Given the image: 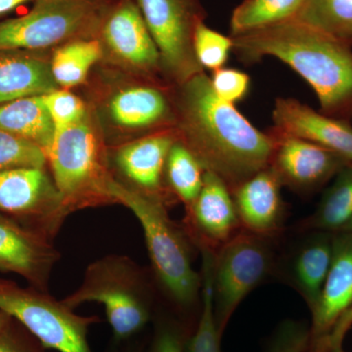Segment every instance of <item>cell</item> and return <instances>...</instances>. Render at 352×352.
Listing matches in <instances>:
<instances>
[{"mask_svg": "<svg viewBox=\"0 0 352 352\" xmlns=\"http://www.w3.org/2000/svg\"><path fill=\"white\" fill-rule=\"evenodd\" d=\"M276 147L270 166L282 185L298 192L321 186L347 166L335 153L303 139L273 131Z\"/></svg>", "mask_w": 352, "mask_h": 352, "instance_id": "cell-13", "label": "cell"}, {"mask_svg": "<svg viewBox=\"0 0 352 352\" xmlns=\"http://www.w3.org/2000/svg\"><path fill=\"white\" fill-rule=\"evenodd\" d=\"M0 352H46V349L14 318L0 333Z\"/></svg>", "mask_w": 352, "mask_h": 352, "instance_id": "cell-34", "label": "cell"}, {"mask_svg": "<svg viewBox=\"0 0 352 352\" xmlns=\"http://www.w3.org/2000/svg\"><path fill=\"white\" fill-rule=\"evenodd\" d=\"M101 54L100 41L95 38L76 39L60 46L50 62L58 85L69 88L85 82Z\"/></svg>", "mask_w": 352, "mask_h": 352, "instance_id": "cell-24", "label": "cell"}, {"mask_svg": "<svg viewBox=\"0 0 352 352\" xmlns=\"http://www.w3.org/2000/svg\"><path fill=\"white\" fill-rule=\"evenodd\" d=\"M282 183L271 166L259 171L232 191L241 226L261 237H273L284 220Z\"/></svg>", "mask_w": 352, "mask_h": 352, "instance_id": "cell-17", "label": "cell"}, {"mask_svg": "<svg viewBox=\"0 0 352 352\" xmlns=\"http://www.w3.org/2000/svg\"><path fill=\"white\" fill-rule=\"evenodd\" d=\"M309 342L310 326L307 322L286 319L266 340L263 352H307Z\"/></svg>", "mask_w": 352, "mask_h": 352, "instance_id": "cell-31", "label": "cell"}, {"mask_svg": "<svg viewBox=\"0 0 352 352\" xmlns=\"http://www.w3.org/2000/svg\"><path fill=\"white\" fill-rule=\"evenodd\" d=\"M56 186L68 212L111 201L108 184L112 179L104 170L96 138L87 117L76 124L55 129L45 153Z\"/></svg>", "mask_w": 352, "mask_h": 352, "instance_id": "cell-6", "label": "cell"}, {"mask_svg": "<svg viewBox=\"0 0 352 352\" xmlns=\"http://www.w3.org/2000/svg\"><path fill=\"white\" fill-rule=\"evenodd\" d=\"M232 192L219 175L206 170L203 187L187 210L188 237L198 248L217 252L241 230Z\"/></svg>", "mask_w": 352, "mask_h": 352, "instance_id": "cell-12", "label": "cell"}, {"mask_svg": "<svg viewBox=\"0 0 352 352\" xmlns=\"http://www.w3.org/2000/svg\"><path fill=\"white\" fill-rule=\"evenodd\" d=\"M175 141L168 133L148 136L120 148L116 162L122 173L141 189L156 193L161 189L166 159Z\"/></svg>", "mask_w": 352, "mask_h": 352, "instance_id": "cell-20", "label": "cell"}, {"mask_svg": "<svg viewBox=\"0 0 352 352\" xmlns=\"http://www.w3.org/2000/svg\"><path fill=\"white\" fill-rule=\"evenodd\" d=\"M333 233L314 231L291 254L285 280L295 289L314 311L320 298L322 289L333 259Z\"/></svg>", "mask_w": 352, "mask_h": 352, "instance_id": "cell-18", "label": "cell"}, {"mask_svg": "<svg viewBox=\"0 0 352 352\" xmlns=\"http://www.w3.org/2000/svg\"><path fill=\"white\" fill-rule=\"evenodd\" d=\"M59 259L47 234L0 212V271L16 273L32 288L47 292Z\"/></svg>", "mask_w": 352, "mask_h": 352, "instance_id": "cell-11", "label": "cell"}, {"mask_svg": "<svg viewBox=\"0 0 352 352\" xmlns=\"http://www.w3.org/2000/svg\"><path fill=\"white\" fill-rule=\"evenodd\" d=\"M185 144L205 170L219 175L231 192L268 168L276 138L258 131L235 107L219 99L204 72L182 83Z\"/></svg>", "mask_w": 352, "mask_h": 352, "instance_id": "cell-1", "label": "cell"}, {"mask_svg": "<svg viewBox=\"0 0 352 352\" xmlns=\"http://www.w3.org/2000/svg\"><path fill=\"white\" fill-rule=\"evenodd\" d=\"M29 0H0V15L12 10Z\"/></svg>", "mask_w": 352, "mask_h": 352, "instance_id": "cell-37", "label": "cell"}, {"mask_svg": "<svg viewBox=\"0 0 352 352\" xmlns=\"http://www.w3.org/2000/svg\"><path fill=\"white\" fill-rule=\"evenodd\" d=\"M170 109L161 90L133 87L120 90L110 102V113L118 126L142 129L166 122Z\"/></svg>", "mask_w": 352, "mask_h": 352, "instance_id": "cell-21", "label": "cell"}, {"mask_svg": "<svg viewBox=\"0 0 352 352\" xmlns=\"http://www.w3.org/2000/svg\"><path fill=\"white\" fill-rule=\"evenodd\" d=\"M144 18L161 62L180 85L201 73L194 52V34L204 22L198 0H135Z\"/></svg>", "mask_w": 352, "mask_h": 352, "instance_id": "cell-9", "label": "cell"}, {"mask_svg": "<svg viewBox=\"0 0 352 352\" xmlns=\"http://www.w3.org/2000/svg\"><path fill=\"white\" fill-rule=\"evenodd\" d=\"M0 212L52 237L69 214L54 182L44 168H20L0 173Z\"/></svg>", "mask_w": 352, "mask_h": 352, "instance_id": "cell-10", "label": "cell"}, {"mask_svg": "<svg viewBox=\"0 0 352 352\" xmlns=\"http://www.w3.org/2000/svg\"><path fill=\"white\" fill-rule=\"evenodd\" d=\"M352 307V233H333V259L320 298L311 312V352L332 332L337 322Z\"/></svg>", "mask_w": 352, "mask_h": 352, "instance_id": "cell-15", "label": "cell"}, {"mask_svg": "<svg viewBox=\"0 0 352 352\" xmlns=\"http://www.w3.org/2000/svg\"><path fill=\"white\" fill-rule=\"evenodd\" d=\"M274 131L309 141L335 153L352 166V127L316 112L293 98H278L273 109Z\"/></svg>", "mask_w": 352, "mask_h": 352, "instance_id": "cell-14", "label": "cell"}, {"mask_svg": "<svg viewBox=\"0 0 352 352\" xmlns=\"http://www.w3.org/2000/svg\"><path fill=\"white\" fill-rule=\"evenodd\" d=\"M231 38L248 61L271 56L291 67L314 90L324 115L352 113V50L346 41L295 18Z\"/></svg>", "mask_w": 352, "mask_h": 352, "instance_id": "cell-2", "label": "cell"}, {"mask_svg": "<svg viewBox=\"0 0 352 352\" xmlns=\"http://www.w3.org/2000/svg\"><path fill=\"white\" fill-rule=\"evenodd\" d=\"M305 0H245L233 11L231 36L293 19Z\"/></svg>", "mask_w": 352, "mask_h": 352, "instance_id": "cell-25", "label": "cell"}, {"mask_svg": "<svg viewBox=\"0 0 352 352\" xmlns=\"http://www.w3.org/2000/svg\"><path fill=\"white\" fill-rule=\"evenodd\" d=\"M171 189L188 210L203 187L205 168L182 141L171 146L166 163Z\"/></svg>", "mask_w": 352, "mask_h": 352, "instance_id": "cell-27", "label": "cell"}, {"mask_svg": "<svg viewBox=\"0 0 352 352\" xmlns=\"http://www.w3.org/2000/svg\"><path fill=\"white\" fill-rule=\"evenodd\" d=\"M214 94L221 100L235 104L245 98L250 89L251 78L239 69L220 68L210 78Z\"/></svg>", "mask_w": 352, "mask_h": 352, "instance_id": "cell-33", "label": "cell"}, {"mask_svg": "<svg viewBox=\"0 0 352 352\" xmlns=\"http://www.w3.org/2000/svg\"><path fill=\"white\" fill-rule=\"evenodd\" d=\"M329 352H346L342 349V346L335 347V349H331Z\"/></svg>", "mask_w": 352, "mask_h": 352, "instance_id": "cell-40", "label": "cell"}, {"mask_svg": "<svg viewBox=\"0 0 352 352\" xmlns=\"http://www.w3.org/2000/svg\"><path fill=\"white\" fill-rule=\"evenodd\" d=\"M108 195L138 219L153 270L171 300L183 310L191 309L200 296L201 277L193 268L187 234L170 219L156 197L129 188L113 178L108 184Z\"/></svg>", "mask_w": 352, "mask_h": 352, "instance_id": "cell-3", "label": "cell"}, {"mask_svg": "<svg viewBox=\"0 0 352 352\" xmlns=\"http://www.w3.org/2000/svg\"><path fill=\"white\" fill-rule=\"evenodd\" d=\"M189 336L177 322L161 319L157 322L149 352H185Z\"/></svg>", "mask_w": 352, "mask_h": 352, "instance_id": "cell-35", "label": "cell"}, {"mask_svg": "<svg viewBox=\"0 0 352 352\" xmlns=\"http://www.w3.org/2000/svg\"><path fill=\"white\" fill-rule=\"evenodd\" d=\"M342 231H346V232L352 233V219L349 220V223H347L346 226H344V228L342 229Z\"/></svg>", "mask_w": 352, "mask_h": 352, "instance_id": "cell-39", "label": "cell"}, {"mask_svg": "<svg viewBox=\"0 0 352 352\" xmlns=\"http://www.w3.org/2000/svg\"><path fill=\"white\" fill-rule=\"evenodd\" d=\"M62 302L72 308L98 302L116 340L129 339L151 319V296L138 264L124 256H104L87 266L82 283Z\"/></svg>", "mask_w": 352, "mask_h": 352, "instance_id": "cell-4", "label": "cell"}, {"mask_svg": "<svg viewBox=\"0 0 352 352\" xmlns=\"http://www.w3.org/2000/svg\"><path fill=\"white\" fill-rule=\"evenodd\" d=\"M12 317L10 315L6 314V312L0 310V333H2V331L4 330V328L6 327L7 324L9 323V321L11 320Z\"/></svg>", "mask_w": 352, "mask_h": 352, "instance_id": "cell-38", "label": "cell"}, {"mask_svg": "<svg viewBox=\"0 0 352 352\" xmlns=\"http://www.w3.org/2000/svg\"><path fill=\"white\" fill-rule=\"evenodd\" d=\"M0 129L38 145L46 153L55 126L43 96L25 97L0 106Z\"/></svg>", "mask_w": 352, "mask_h": 352, "instance_id": "cell-22", "label": "cell"}, {"mask_svg": "<svg viewBox=\"0 0 352 352\" xmlns=\"http://www.w3.org/2000/svg\"><path fill=\"white\" fill-rule=\"evenodd\" d=\"M352 326V307L342 315L333 328L332 332L311 352H329L335 347L342 346L344 337Z\"/></svg>", "mask_w": 352, "mask_h": 352, "instance_id": "cell-36", "label": "cell"}, {"mask_svg": "<svg viewBox=\"0 0 352 352\" xmlns=\"http://www.w3.org/2000/svg\"><path fill=\"white\" fill-rule=\"evenodd\" d=\"M58 89L50 62L34 50H0V104Z\"/></svg>", "mask_w": 352, "mask_h": 352, "instance_id": "cell-19", "label": "cell"}, {"mask_svg": "<svg viewBox=\"0 0 352 352\" xmlns=\"http://www.w3.org/2000/svg\"><path fill=\"white\" fill-rule=\"evenodd\" d=\"M352 219V166L340 171L337 179L324 194L314 214L300 222L302 230L340 232Z\"/></svg>", "mask_w": 352, "mask_h": 352, "instance_id": "cell-23", "label": "cell"}, {"mask_svg": "<svg viewBox=\"0 0 352 352\" xmlns=\"http://www.w3.org/2000/svg\"><path fill=\"white\" fill-rule=\"evenodd\" d=\"M201 310L195 331L187 339L185 352H222V336L219 332L214 319V288H212V266L214 254L201 252Z\"/></svg>", "mask_w": 352, "mask_h": 352, "instance_id": "cell-26", "label": "cell"}, {"mask_svg": "<svg viewBox=\"0 0 352 352\" xmlns=\"http://www.w3.org/2000/svg\"><path fill=\"white\" fill-rule=\"evenodd\" d=\"M113 4L111 0H36L29 13L0 23V50H38L94 38Z\"/></svg>", "mask_w": 352, "mask_h": 352, "instance_id": "cell-5", "label": "cell"}, {"mask_svg": "<svg viewBox=\"0 0 352 352\" xmlns=\"http://www.w3.org/2000/svg\"><path fill=\"white\" fill-rule=\"evenodd\" d=\"M295 19L335 38H352V0H305Z\"/></svg>", "mask_w": 352, "mask_h": 352, "instance_id": "cell-28", "label": "cell"}, {"mask_svg": "<svg viewBox=\"0 0 352 352\" xmlns=\"http://www.w3.org/2000/svg\"><path fill=\"white\" fill-rule=\"evenodd\" d=\"M100 34L113 52L134 67L153 69L161 63L159 50L135 0L113 3Z\"/></svg>", "mask_w": 352, "mask_h": 352, "instance_id": "cell-16", "label": "cell"}, {"mask_svg": "<svg viewBox=\"0 0 352 352\" xmlns=\"http://www.w3.org/2000/svg\"><path fill=\"white\" fill-rule=\"evenodd\" d=\"M47 163L43 148L0 129V173L13 168H44Z\"/></svg>", "mask_w": 352, "mask_h": 352, "instance_id": "cell-29", "label": "cell"}, {"mask_svg": "<svg viewBox=\"0 0 352 352\" xmlns=\"http://www.w3.org/2000/svg\"><path fill=\"white\" fill-rule=\"evenodd\" d=\"M0 310L22 324L45 349L59 352H92L88 330L100 322L97 316H82L48 292L22 288L0 278Z\"/></svg>", "mask_w": 352, "mask_h": 352, "instance_id": "cell-7", "label": "cell"}, {"mask_svg": "<svg viewBox=\"0 0 352 352\" xmlns=\"http://www.w3.org/2000/svg\"><path fill=\"white\" fill-rule=\"evenodd\" d=\"M274 268V252L268 238L245 229H241L214 252V319L222 337L240 303L270 276Z\"/></svg>", "mask_w": 352, "mask_h": 352, "instance_id": "cell-8", "label": "cell"}, {"mask_svg": "<svg viewBox=\"0 0 352 352\" xmlns=\"http://www.w3.org/2000/svg\"><path fill=\"white\" fill-rule=\"evenodd\" d=\"M194 52L201 68H223L233 48V39L210 29L201 22L194 34Z\"/></svg>", "mask_w": 352, "mask_h": 352, "instance_id": "cell-30", "label": "cell"}, {"mask_svg": "<svg viewBox=\"0 0 352 352\" xmlns=\"http://www.w3.org/2000/svg\"><path fill=\"white\" fill-rule=\"evenodd\" d=\"M43 101L55 129L71 126L87 117L82 101L68 90L56 89L43 95Z\"/></svg>", "mask_w": 352, "mask_h": 352, "instance_id": "cell-32", "label": "cell"}]
</instances>
